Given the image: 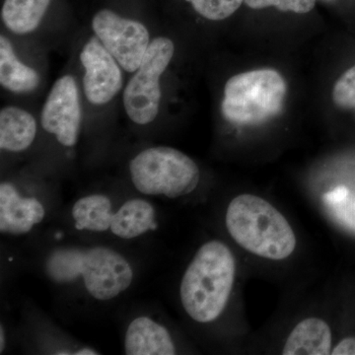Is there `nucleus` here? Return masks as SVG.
<instances>
[{"label":"nucleus","mask_w":355,"mask_h":355,"mask_svg":"<svg viewBox=\"0 0 355 355\" xmlns=\"http://www.w3.org/2000/svg\"><path fill=\"white\" fill-rule=\"evenodd\" d=\"M236 261L220 241L205 243L198 249L182 279L180 295L187 314L198 323L220 316L234 286Z\"/></svg>","instance_id":"nucleus-1"},{"label":"nucleus","mask_w":355,"mask_h":355,"mask_svg":"<svg viewBox=\"0 0 355 355\" xmlns=\"http://www.w3.org/2000/svg\"><path fill=\"white\" fill-rule=\"evenodd\" d=\"M286 90L284 77L273 69L237 74L225 84L222 114L235 125H260L279 114Z\"/></svg>","instance_id":"nucleus-4"},{"label":"nucleus","mask_w":355,"mask_h":355,"mask_svg":"<svg viewBox=\"0 0 355 355\" xmlns=\"http://www.w3.org/2000/svg\"><path fill=\"white\" fill-rule=\"evenodd\" d=\"M128 355H173L176 347L169 331L150 318L139 317L128 326L125 340Z\"/></svg>","instance_id":"nucleus-11"},{"label":"nucleus","mask_w":355,"mask_h":355,"mask_svg":"<svg viewBox=\"0 0 355 355\" xmlns=\"http://www.w3.org/2000/svg\"><path fill=\"white\" fill-rule=\"evenodd\" d=\"M333 100L340 108H355V65L336 81Z\"/></svg>","instance_id":"nucleus-19"},{"label":"nucleus","mask_w":355,"mask_h":355,"mask_svg":"<svg viewBox=\"0 0 355 355\" xmlns=\"http://www.w3.org/2000/svg\"><path fill=\"white\" fill-rule=\"evenodd\" d=\"M51 0H4L1 21L8 31L24 36L41 25Z\"/></svg>","instance_id":"nucleus-16"},{"label":"nucleus","mask_w":355,"mask_h":355,"mask_svg":"<svg viewBox=\"0 0 355 355\" xmlns=\"http://www.w3.org/2000/svg\"><path fill=\"white\" fill-rule=\"evenodd\" d=\"M76 355H97L98 352H96L95 350L91 349H83L77 352Z\"/></svg>","instance_id":"nucleus-24"},{"label":"nucleus","mask_w":355,"mask_h":355,"mask_svg":"<svg viewBox=\"0 0 355 355\" xmlns=\"http://www.w3.org/2000/svg\"><path fill=\"white\" fill-rule=\"evenodd\" d=\"M245 3L253 9L275 6L284 12L304 14L314 8L316 0H245Z\"/></svg>","instance_id":"nucleus-20"},{"label":"nucleus","mask_w":355,"mask_h":355,"mask_svg":"<svg viewBox=\"0 0 355 355\" xmlns=\"http://www.w3.org/2000/svg\"><path fill=\"white\" fill-rule=\"evenodd\" d=\"M157 227L155 209L144 200H130L114 214L111 230L121 239H133Z\"/></svg>","instance_id":"nucleus-15"},{"label":"nucleus","mask_w":355,"mask_h":355,"mask_svg":"<svg viewBox=\"0 0 355 355\" xmlns=\"http://www.w3.org/2000/svg\"><path fill=\"white\" fill-rule=\"evenodd\" d=\"M175 44L164 36L154 38L141 64L123 91V106L135 125H147L157 119L162 101L161 78L171 64Z\"/></svg>","instance_id":"nucleus-6"},{"label":"nucleus","mask_w":355,"mask_h":355,"mask_svg":"<svg viewBox=\"0 0 355 355\" xmlns=\"http://www.w3.org/2000/svg\"><path fill=\"white\" fill-rule=\"evenodd\" d=\"M205 19L221 21L230 17L245 0H186Z\"/></svg>","instance_id":"nucleus-18"},{"label":"nucleus","mask_w":355,"mask_h":355,"mask_svg":"<svg viewBox=\"0 0 355 355\" xmlns=\"http://www.w3.org/2000/svg\"><path fill=\"white\" fill-rule=\"evenodd\" d=\"M46 272L60 284L74 282L83 275L86 289L93 297L111 300L132 284V266L121 254L110 248L88 250L58 249L46 261Z\"/></svg>","instance_id":"nucleus-3"},{"label":"nucleus","mask_w":355,"mask_h":355,"mask_svg":"<svg viewBox=\"0 0 355 355\" xmlns=\"http://www.w3.org/2000/svg\"><path fill=\"white\" fill-rule=\"evenodd\" d=\"M83 67V92L94 106L113 101L123 87L125 70L96 36L90 37L79 53Z\"/></svg>","instance_id":"nucleus-9"},{"label":"nucleus","mask_w":355,"mask_h":355,"mask_svg":"<svg viewBox=\"0 0 355 355\" xmlns=\"http://www.w3.org/2000/svg\"><path fill=\"white\" fill-rule=\"evenodd\" d=\"M331 209L340 223L350 230L355 231V197L349 195L343 202Z\"/></svg>","instance_id":"nucleus-21"},{"label":"nucleus","mask_w":355,"mask_h":355,"mask_svg":"<svg viewBox=\"0 0 355 355\" xmlns=\"http://www.w3.org/2000/svg\"><path fill=\"white\" fill-rule=\"evenodd\" d=\"M333 355H355V338H345L331 349Z\"/></svg>","instance_id":"nucleus-23"},{"label":"nucleus","mask_w":355,"mask_h":355,"mask_svg":"<svg viewBox=\"0 0 355 355\" xmlns=\"http://www.w3.org/2000/svg\"><path fill=\"white\" fill-rule=\"evenodd\" d=\"M41 76L36 69L25 64L16 55L10 40L0 36V84L15 94H29L39 88Z\"/></svg>","instance_id":"nucleus-13"},{"label":"nucleus","mask_w":355,"mask_h":355,"mask_svg":"<svg viewBox=\"0 0 355 355\" xmlns=\"http://www.w3.org/2000/svg\"><path fill=\"white\" fill-rule=\"evenodd\" d=\"M349 195V189L347 187L340 186L330 191V193H326L324 200L329 207H335L338 203L343 202Z\"/></svg>","instance_id":"nucleus-22"},{"label":"nucleus","mask_w":355,"mask_h":355,"mask_svg":"<svg viewBox=\"0 0 355 355\" xmlns=\"http://www.w3.org/2000/svg\"><path fill=\"white\" fill-rule=\"evenodd\" d=\"M130 179L147 196L178 198L197 189L200 172L187 154L169 146L147 148L130 162Z\"/></svg>","instance_id":"nucleus-5"},{"label":"nucleus","mask_w":355,"mask_h":355,"mask_svg":"<svg viewBox=\"0 0 355 355\" xmlns=\"http://www.w3.org/2000/svg\"><path fill=\"white\" fill-rule=\"evenodd\" d=\"M72 216L77 230L104 232L111 228L114 218L111 200L102 195L80 198L74 205Z\"/></svg>","instance_id":"nucleus-17"},{"label":"nucleus","mask_w":355,"mask_h":355,"mask_svg":"<svg viewBox=\"0 0 355 355\" xmlns=\"http://www.w3.org/2000/svg\"><path fill=\"white\" fill-rule=\"evenodd\" d=\"M38 125L34 116L20 107L6 106L0 111V148L21 153L36 139Z\"/></svg>","instance_id":"nucleus-14"},{"label":"nucleus","mask_w":355,"mask_h":355,"mask_svg":"<svg viewBox=\"0 0 355 355\" xmlns=\"http://www.w3.org/2000/svg\"><path fill=\"white\" fill-rule=\"evenodd\" d=\"M44 209L35 198H22L15 187L0 184V230L9 234H24L43 220Z\"/></svg>","instance_id":"nucleus-10"},{"label":"nucleus","mask_w":355,"mask_h":355,"mask_svg":"<svg viewBox=\"0 0 355 355\" xmlns=\"http://www.w3.org/2000/svg\"><path fill=\"white\" fill-rule=\"evenodd\" d=\"M229 234L250 253L272 261L289 258L296 236L284 214L258 196L242 193L229 203L225 216Z\"/></svg>","instance_id":"nucleus-2"},{"label":"nucleus","mask_w":355,"mask_h":355,"mask_svg":"<svg viewBox=\"0 0 355 355\" xmlns=\"http://www.w3.org/2000/svg\"><path fill=\"white\" fill-rule=\"evenodd\" d=\"M83 123V106L76 79L60 76L46 96L41 112L42 128L62 146H76Z\"/></svg>","instance_id":"nucleus-8"},{"label":"nucleus","mask_w":355,"mask_h":355,"mask_svg":"<svg viewBox=\"0 0 355 355\" xmlns=\"http://www.w3.org/2000/svg\"><path fill=\"white\" fill-rule=\"evenodd\" d=\"M0 338H1V342H0V350H1L2 352L4 349V345H6V338H4L3 327L2 326L1 329H0Z\"/></svg>","instance_id":"nucleus-25"},{"label":"nucleus","mask_w":355,"mask_h":355,"mask_svg":"<svg viewBox=\"0 0 355 355\" xmlns=\"http://www.w3.org/2000/svg\"><path fill=\"white\" fill-rule=\"evenodd\" d=\"M333 336L330 326L321 318H306L287 336L284 355H328L331 354Z\"/></svg>","instance_id":"nucleus-12"},{"label":"nucleus","mask_w":355,"mask_h":355,"mask_svg":"<svg viewBox=\"0 0 355 355\" xmlns=\"http://www.w3.org/2000/svg\"><path fill=\"white\" fill-rule=\"evenodd\" d=\"M91 28L128 73L139 69L153 41L144 23L123 17L111 9L98 11L91 21Z\"/></svg>","instance_id":"nucleus-7"},{"label":"nucleus","mask_w":355,"mask_h":355,"mask_svg":"<svg viewBox=\"0 0 355 355\" xmlns=\"http://www.w3.org/2000/svg\"><path fill=\"white\" fill-rule=\"evenodd\" d=\"M327 1H331V0H327Z\"/></svg>","instance_id":"nucleus-26"}]
</instances>
